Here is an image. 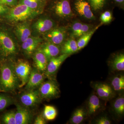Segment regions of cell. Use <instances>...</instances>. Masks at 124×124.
<instances>
[{
  "label": "cell",
  "instance_id": "cell-13",
  "mask_svg": "<svg viewBox=\"0 0 124 124\" xmlns=\"http://www.w3.org/2000/svg\"><path fill=\"white\" fill-rule=\"evenodd\" d=\"M67 54H62L59 56L53 58L49 61L45 72V75L50 77L56 73L62 63L70 56Z\"/></svg>",
  "mask_w": 124,
  "mask_h": 124
},
{
  "label": "cell",
  "instance_id": "cell-37",
  "mask_svg": "<svg viewBox=\"0 0 124 124\" xmlns=\"http://www.w3.org/2000/svg\"><path fill=\"white\" fill-rule=\"evenodd\" d=\"M114 0L118 4H121L124 3V0Z\"/></svg>",
  "mask_w": 124,
  "mask_h": 124
},
{
  "label": "cell",
  "instance_id": "cell-20",
  "mask_svg": "<svg viewBox=\"0 0 124 124\" xmlns=\"http://www.w3.org/2000/svg\"><path fill=\"white\" fill-rule=\"evenodd\" d=\"M78 51L77 42L74 39H69L63 43L60 49L62 54H69L75 53Z\"/></svg>",
  "mask_w": 124,
  "mask_h": 124
},
{
  "label": "cell",
  "instance_id": "cell-34",
  "mask_svg": "<svg viewBox=\"0 0 124 124\" xmlns=\"http://www.w3.org/2000/svg\"><path fill=\"white\" fill-rule=\"evenodd\" d=\"M34 124H46V120L42 115H39L36 117Z\"/></svg>",
  "mask_w": 124,
  "mask_h": 124
},
{
  "label": "cell",
  "instance_id": "cell-36",
  "mask_svg": "<svg viewBox=\"0 0 124 124\" xmlns=\"http://www.w3.org/2000/svg\"><path fill=\"white\" fill-rule=\"evenodd\" d=\"M9 9L8 8L3 4H0V15L7 13Z\"/></svg>",
  "mask_w": 124,
  "mask_h": 124
},
{
  "label": "cell",
  "instance_id": "cell-23",
  "mask_svg": "<svg viewBox=\"0 0 124 124\" xmlns=\"http://www.w3.org/2000/svg\"><path fill=\"white\" fill-rule=\"evenodd\" d=\"M101 107L99 98L97 95L93 94L89 99L88 102V113L91 115L95 113Z\"/></svg>",
  "mask_w": 124,
  "mask_h": 124
},
{
  "label": "cell",
  "instance_id": "cell-4",
  "mask_svg": "<svg viewBox=\"0 0 124 124\" xmlns=\"http://www.w3.org/2000/svg\"><path fill=\"white\" fill-rule=\"evenodd\" d=\"M38 90L42 100H49L57 98L60 93L57 83L52 80L42 82Z\"/></svg>",
  "mask_w": 124,
  "mask_h": 124
},
{
  "label": "cell",
  "instance_id": "cell-15",
  "mask_svg": "<svg viewBox=\"0 0 124 124\" xmlns=\"http://www.w3.org/2000/svg\"><path fill=\"white\" fill-rule=\"evenodd\" d=\"M44 76L40 71L36 69L32 70L25 88L27 90L36 89L44 82Z\"/></svg>",
  "mask_w": 124,
  "mask_h": 124
},
{
  "label": "cell",
  "instance_id": "cell-28",
  "mask_svg": "<svg viewBox=\"0 0 124 124\" xmlns=\"http://www.w3.org/2000/svg\"><path fill=\"white\" fill-rule=\"evenodd\" d=\"M113 108L116 114L122 115L124 112V98L121 97L117 98L113 104Z\"/></svg>",
  "mask_w": 124,
  "mask_h": 124
},
{
  "label": "cell",
  "instance_id": "cell-35",
  "mask_svg": "<svg viewBox=\"0 0 124 124\" xmlns=\"http://www.w3.org/2000/svg\"><path fill=\"white\" fill-rule=\"evenodd\" d=\"M2 4L10 6H13L17 4V0H1Z\"/></svg>",
  "mask_w": 124,
  "mask_h": 124
},
{
  "label": "cell",
  "instance_id": "cell-16",
  "mask_svg": "<svg viewBox=\"0 0 124 124\" xmlns=\"http://www.w3.org/2000/svg\"><path fill=\"white\" fill-rule=\"evenodd\" d=\"M38 48L44 54L48 62L53 58L58 56L60 51L58 45L48 41L40 44Z\"/></svg>",
  "mask_w": 124,
  "mask_h": 124
},
{
  "label": "cell",
  "instance_id": "cell-7",
  "mask_svg": "<svg viewBox=\"0 0 124 124\" xmlns=\"http://www.w3.org/2000/svg\"><path fill=\"white\" fill-rule=\"evenodd\" d=\"M44 35L45 39L47 41L58 46L64 41L66 35V31L64 28H53Z\"/></svg>",
  "mask_w": 124,
  "mask_h": 124
},
{
  "label": "cell",
  "instance_id": "cell-1",
  "mask_svg": "<svg viewBox=\"0 0 124 124\" xmlns=\"http://www.w3.org/2000/svg\"><path fill=\"white\" fill-rule=\"evenodd\" d=\"M20 81L10 63L2 64L0 69V88L3 91L13 93L19 88Z\"/></svg>",
  "mask_w": 124,
  "mask_h": 124
},
{
  "label": "cell",
  "instance_id": "cell-19",
  "mask_svg": "<svg viewBox=\"0 0 124 124\" xmlns=\"http://www.w3.org/2000/svg\"><path fill=\"white\" fill-rule=\"evenodd\" d=\"M91 26L82 23L76 22L71 27L72 34L75 37H80L91 31Z\"/></svg>",
  "mask_w": 124,
  "mask_h": 124
},
{
  "label": "cell",
  "instance_id": "cell-29",
  "mask_svg": "<svg viewBox=\"0 0 124 124\" xmlns=\"http://www.w3.org/2000/svg\"><path fill=\"white\" fill-rule=\"evenodd\" d=\"M13 100L7 95L0 94V111L4 110L6 108L13 104Z\"/></svg>",
  "mask_w": 124,
  "mask_h": 124
},
{
  "label": "cell",
  "instance_id": "cell-21",
  "mask_svg": "<svg viewBox=\"0 0 124 124\" xmlns=\"http://www.w3.org/2000/svg\"><path fill=\"white\" fill-rule=\"evenodd\" d=\"M18 4L25 5L40 14L42 12L45 1L44 0H20Z\"/></svg>",
  "mask_w": 124,
  "mask_h": 124
},
{
  "label": "cell",
  "instance_id": "cell-9",
  "mask_svg": "<svg viewBox=\"0 0 124 124\" xmlns=\"http://www.w3.org/2000/svg\"><path fill=\"white\" fill-rule=\"evenodd\" d=\"M42 39L38 36H32L22 43V49L24 55L28 57L32 54L42 42Z\"/></svg>",
  "mask_w": 124,
  "mask_h": 124
},
{
  "label": "cell",
  "instance_id": "cell-11",
  "mask_svg": "<svg viewBox=\"0 0 124 124\" xmlns=\"http://www.w3.org/2000/svg\"><path fill=\"white\" fill-rule=\"evenodd\" d=\"M54 26L53 20L49 18H40L32 24V28L36 33L45 34L53 29Z\"/></svg>",
  "mask_w": 124,
  "mask_h": 124
},
{
  "label": "cell",
  "instance_id": "cell-32",
  "mask_svg": "<svg viewBox=\"0 0 124 124\" xmlns=\"http://www.w3.org/2000/svg\"><path fill=\"white\" fill-rule=\"evenodd\" d=\"M112 19V14L109 11H105L100 16V19L103 23H109L111 21Z\"/></svg>",
  "mask_w": 124,
  "mask_h": 124
},
{
  "label": "cell",
  "instance_id": "cell-30",
  "mask_svg": "<svg viewBox=\"0 0 124 124\" xmlns=\"http://www.w3.org/2000/svg\"><path fill=\"white\" fill-rule=\"evenodd\" d=\"M2 120L4 124H16L15 119V111L8 112L2 116Z\"/></svg>",
  "mask_w": 124,
  "mask_h": 124
},
{
  "label": "cell",
  "instance_id": "cell-33",
  "mask_svg": "<svg viewBox=\"0 0 124 124\" xmlns=\"http://www.w3.org/2000/svg\"><path fill=\"white\" fill-rule=\"evenodd\" d=\"M111 121L106 116H103L96 120V124H110Z\"/></svg>",
  "mask_w": 124,
  "mask_h": 124
},
{
  "label": "cell",
  "instance_id": "cell-17",
  "mask_svg": "<svg viewBox=\"0 0 124 124\" xmlns=\"http://www.w3.org/2000/svg\"><path fill=\"white\" fill-rule=\"evenodd\" d=\"M36 69L41 72L46 71L48 61L44 54L37 48L32 55Z\"/></svg>",
  "mask_w": 124,
  "mask_h": 124
},
{
  "label": "cell",
  "instance_id": "cell-12",
  "mask_svg": "<svg viewBox=\"0 0 124 124\" xmlns=\"http://www.w3.org/2000/svg\"><path fill=\"white\" fill-rule=\"evenodd\" d=\"M14 33L19 42L22 43L31 35L30 24L27 22H22L16 25Z\"/></svg>",
  "mask_w": 124,
  "mask_h": 124
},
{
  "label": "cell",
  "instance_id": "cell-14",
  "mask_svg": "<svg viewBox=\"0 0 124 124\" xmlns=\"http://www.w3.org/2000/svg\"><path fill=\"white\" fill-rule=\"evenodd\" d=\"M76 11L81 16L88 19L95 18L89 2L85 0H76L74 4Z\"/></svg>",
  "mask_w": 124,
  "mask_h": 124
},
{
  "label": "cell",
  "instance_id": "cell-25",
  "mask_svg": "<svg viewBox=\"0 0 124 124\" xmlns=\"http://www.w3.org/2000/svg\"><path fill=\"white\" fill-rule=\"evenodd\" d=\"M57 115V109L53 106L45 105L43 116L46 120L52 121L55 119Z\"/></svg>",
  "mask_w": 124,
  "mask_h": 124
},
{
  "label": "cell",
  "instance_id": "cell-3",
  "mask_svg": "<svg viewBox=\"0 0 124 124\" xmlns=\"http://www.w3.org/2000/svg\"><path fill=\"white\" fill-rule=\"evenodd\" d=\"M0 51L6 57H11L17 53V47L14 40L4 31H0Z\"/></svg>",
  "mask_w": 124,
  "mask_h": 124
},
{
  "label": "cell",
  "instance_id": "cell-5",
  "mask_svg": "<svg viewBox=\"0 0 124 124\" xmlns=\"http://www.w3.org/2000/svg\"><path fill=\"white\" fill-rule=\"evenodd\" d=\"M14 64L15 71L20 81L19 88L27 84L31 71V64L28 61L19 59Z\"/></svg>",
  "mask_w": 124,
  "mask_h": 124
},
{
  "label": "cell",
  "instance_id": "cell-8",
  "mask_svg": "<svg viewBox=\"0 0 124 124\" xmlns=\"http://www.w3.org/2000/svg\"><path fill=\"white\" fill-rule=\"evenodd\" d=\"M53 10L55 15L62 18L70 17L73 15L69 0H58L54 3Z\"/></svg>",
  "mask_w": 124,
  "mask_h": 124
},
{
  "label": "cell",
  "instance_id": "cell-24",
  "mask_svg": "<svg viewBox=\"0 0 124 124\" xmlns=\"http://www.w3.org/2000/svg\"><path fill=\"white\" fill-rule=\"evenodd\" d=\"M112 69L115 70H124V54H116L113 58L111 63Z\"/></svg>",
  "mask_w": 124,
  "mask_h": 124
},
{
  "label": "cell",
  "instance_id": "cell-38",
  "mask_svg": "<svg viewBox=\"0 0 124 124\" xmlns=\"http://www.w3.org/2000/svg\"><path fill=\"white\" fill-rule=\"evenodd\" d=\"M0 4H2V2H1V0H0Z\"/></svg>",
  "mask_w": 124,
  "mask_h": 124
},
{
  "label": "cell",
  "instance_id": "cell-27",
  "mask_svg": "<svg viewBox=\"0 0 124 124\" xmlns=\"http://www.w3.org/2000/svg\"><path fill=\"white\" fill-rule=\"evenodd\" d=\"M113 90L116 91H120L124 89V77L120 76L114 77L111 83Z\"/></svg>",
  "mask_w": 124,
  "mask_h": 124
},
{
  "label": "cell",
  "instance_id": "cell-10",
  "mask_svg": "<svg viewBox=\"0 0 124 124\" xmlns=\"http://www.w3.org/2000/svg\"><path fill=\"white\" fill-rule=\"evenodd\" d=\"M15 111V119L16 124H28L31 123L32 115L28 108L22 104L16 103Z\"/></svg>",
  "mask_w": 124,
  "mask_h": 124
},
{
  "label": "cell",
  "instance_id": "cell-31",
  "mask_svg": "<svg viewBox=\"0 0 124 124\" xmlns=\"http://www.w3.org/2000/svg\"><path fill=\"white\" fill-rule=\"evenodd\" d=\"M91 7L94 11L102 8L106 4V0H88Z\"/></svg>",
  "mask_w": 124,
  "mask_h": 124
},
{
  "label": "cell",
  "instance_id": "cell-2",
  "mask_svg": "<svg viewBox=\"0 0 124 124\" xmlns=\"http://www.w3.org/2000/svg\"><path fill=\"white\" fill-rule=\"evenodd\" d=\"M39 14L25 5L18 4L9 9L6 18L11 22H22L32 19Z\"/></svg>",
  "mask_w": 124,
  "mask_h": 124
},
{
  "label": "cell",
  "instance_id": "cell-26",
  "mask_svg": "<svg viewBox=\"0 0 124 124\" xmlns=\"http://www.w3.org/2000/svg\"><path fill=\"white\" fill-rule=\"evenodd\" d=\"M85 116V111L84 109L78 108L73 112L70 119V122L74 124H80L84 119Z\"/></svg>",
  "mask_w": 124,
  "mask_h": 124
},
{
  "label": "cell",
  "instance_id": "cell-18",
  "mask_svg": "<svg viewBox=\"0 0 124 124\" xmlns=\"http://www.w3.org/2000/svg\"><path fill=\"white\" fill-rule=\"evenodd\" d=\"M94 87L99 97L103 100H109L113 96V89L106 84H95Z\"/></svg>",
  "mask_w": 124,
  "mask_h": 124
},
{
  "label": "cell",
  "instance_id": "cell-22",
  "mask_svg": "<svg viewBox=\"0 0 124 124\" xmlns=\"http://www.w3.org/2000/svg\"><path fill=\"white\" fill-rule=\"evenodd\" d=\"M102 24V23L99 24L95 27L94 29H91V31H89L88 32L80 37L79 39L77 42L78 51L84 48L88 44L93 34Z\"/></svg>",
  "mask_w": 124,
  "mask_h": 124
},
{
  "label": "cell",
  "instance_id": "cell-6",
  "mask_svg": "<svg viewBox=\"0 0 124 124\" xmlns=\"http://www.w3.org/2000/svg\"><path fill=\"white\" fill-rule=\"evenodd\" d=\"M20 100L21 104L28 108L36 106L42 100L36 89L27 90L20 95Z\"/></svg>",
  "mask_w": 124,
  "mask_h": 124
}]
</instances>
